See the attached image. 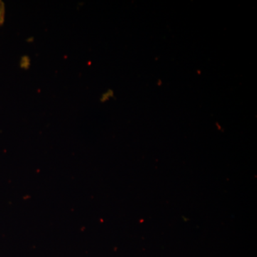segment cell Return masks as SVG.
Wrapping results in <instances>:
<instances>
[{"label":"cell","instance_id":"cell-1","mask_svg":"<svg viewBox=\"0 0 257 257\" xmlns=\"http://www.w3.org/2000/svg\"><path fill=\"white\" fill-rule=\"evenodd\" d=\"M5 17V6L2 2H0V25L3 23Z\"/></svg>","mask_w":257,"mask_h":257}]
</instances>
